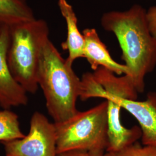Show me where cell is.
Instances as JSON below:
<instances>
[{
    "label": "cell",
    "mask_w": 156,
    "mask_h": 156,
    "mask_svg": "<svg viewBox=\"0 0 156 156\" xmlns=\"http://www.w3.org/2000/svg\"><path fill=\"white\" fill-rule=\"evenodd\" d=\"M101 25L115 35L128 68L127 75L137 92L143 93L145 76L156 66V38L149 28L146 11L136 4L126 11L109 12L102 15Z\"/></svg>",
    "instance_id": "1"
},
{
    "label": "cell",
    "mask_w": 156,
    "mask_h": 156,
    "mask_svg": "<svg viewBox=\"0 0 156 156\" xmlns=\"http://www.w3.org/2000/svg\"><path fill=\"white\" fill-rule=\"evenodd\" d=\"M38 83L53 123L64 122L78 113L76 104L80 93L81 79L49 39L41 52Z\"/></svg>",
    "instance_id": "2"
},
{
    "label": "cell",
    "mask_w": 156,
    "mask_h": 156,
    "mask_svg": "<svg viewBox=\"0 0 156 156\" xmlns=\"http://www.w3.org/2000/svg\"><path fill=\"white\" fill-rule=\"evenodd\" d=\"M9 28L8 62L14 78L24 90L34 94L39 87L38 72L42 48L49 38L47 23L36 18Z\"/></svg>",
    "instance_id": "3"
},
{
    "label": "cell",
    "mask_w": 156,
    "mask_h": 156,
    "mask_svg": "<svg viewBox=\"0 0 156 156\" xmlns=\"http://www.w3.org/2000/svg\"><path fill=\"white\" fill-rule=\"evenodd\" d=\"M55 125L58 155L72 151L104 155L108 145V101Z\"/></svg>",
    "instance_id": "4"
},
{
    "label": "cell",
    "mask_w": 156,
    "mask_h": 156,
    "mask_svg": "<svg viewBox=\"0 0 156 156\" xmlns=\"http://www.w3.org/2000/svg\"><path fill=\"white\" fill-rule=\"evenodd\" d=\"M1 144L5 156H58L55 123L39 112L31 117L27 135Z\"/></svg>",
    "instance_id": "5"
},
{
    "label": "cell",
    "mask_w": 156,
    "mask_h": 156,
    "mask_svg": "<svg viewBox=\"0 0 156 156\" xmlns=\"http://www.w3.org/2000/svg\"><path fill=\"white\" fill-rule=\"evenodd\" d=\"M10 42L9 28L4 26L0 33V106L3 109L26 106L27 92L13 76L8 62Z\"/></svg>",
    "instance_id": "6"
},
{
    "label": "cell",
    "mask_w": 156,
    "mask_h": 156,
    "mask_svg": "<svg viewBox=\"0 0 156 156\" xmlns=\"http://www.w3.org/2000/svg\"><path fill=\"white\" fill-rule=\"evenodd\" d=\"M105 100L108 101V145L106 152L120 151L133 145L141 138L142 131L139 126L127 128L120 120L122 106L117 97L106 93Z\"/></svg>",
    "instance_id": "7"
},
{
    "label": "cell",
    "mask_w": 156,
    "mask_h": 156,
    "mask_svg": "<svg viewBox=\"0 0 156 156\" xmlns=\"http://www.w3.org/2000/svg\"><path fill=\"white\" fill-rule=\"evenodd\" d=\"M117 98L122 108L131 113L140 124L143 145L156 147V93L148 94L144 101Z\"/></svg>",
    "instance_id": "8"
},
{
    "label": "cell",
    "mask_w": 156,
    "mask_h": 156,
    "mask_svg": "<svg viewBox=\"0 0 156 156\" xmlns=\"http://www.w3.org/2000/svg\"><path fill=\"white\" fill-rule=\"evenodd\" d=\"M82 34L84 39L83 57L94 71L99 67H103L117 75L128 74L127 67L112 58L106 45L101 41L94 28H86Z\"/></svg>",
    "instance_id": "9"
},
{
    "label": "cell",
    "mask_w": 156,
    "mask_h": 156,
    "mask_svg": "<svg viewBox=\"0 0 156 156\" xmlns=\"http://www.w3.org/2000/svg\"><path fill=\"white\" fill-rule=\"evenodd\" d=\"M58 5L67 24V39L62 43V48L68 51L66 62L73 66L77 58L83 57L84 39L78 29V19L73 6L67 0H58Z\"/></svg>",
    "instance_id": "10"
},
{
    "label": "cell",
    "mask_w": 156,
    "mask_h": 156,
    "mask_svg": "<svg viewBox=\"0 0 156 156\" xmlns=\"http://www.w3.org/2000/svg\"><path fill=\"white\" fill-rule=\"evenodd\" d=\"M93 75L107 94L122 99L137 100L138 93L127 75L118 77L114 73L103 67H99L94 71Z\"/></svg>",
    "instance_id": "11"
},
{
    "label": "cell",
    "mask_w": 156,
    "mask_h": 156,
    "mask_svg": "<svg viewBox=\"0 0 156 156\" xmlns=\"http://www.w3.org/2000/svg\"><path fill=\"white\" fill-rule=\"evenodd\" d=\"M35 19L27 0H0V26L11 27Z\"/></svg>",
    "instance_id": "12"
},
{
    "label": "cell",
    "mask_w": 156,
    "mask_h": 156,
    "mask_svg": "<svg viewBox=\"0 0 156 156\" xmlns=\"http://www.w3.org/2000/svg\"><path fill=\"white\" fill-rule=\"evenodd\" d=\"M19 116L10 109L0 111V142L22 138L25 136L20 126Z\"/></svg>",
    "instance_id": "13"
},
{
    "label": "cell",
    "mask_w": 156,
    "mask_h": 156,
    "mask_svg": "<svg viewBox=\"0 0 156 156\" xmlns=\"http://www.w3.org/2000/svg\"><path fill=\"white\" fill-rule=\"evenodd\" d=\"M106 91L95 79L93 73H86L81 79V90L79 98L85 101L90 98L105 99Z\"/></svg>",
    "instance_id": "14"
},
{
    "label": "cell",
    "mask_w": 156,
    "mask_h": 156,
    "mask_svg": "<svg viewBox=\"0 0 156 156\" xmlns=\"http://www.w3.org/2000/svg\"><path fill=\"white\" fill-rule=\"evenodd\" d=\"M103 156H156V147L136 142L120 151L106 152Z\"/></svg>",
    "instance_id": "15"
},
{
    "label": "cell",
    "mask_w": 156,
    "mask_h": 156,
    "mask_svg": "<svg viewBox=\"0 0 156 156\" xmlns=\"http://www.w3.org/2000/svg\"><path fill=\"white\" fill-rule=\"evenodd\" d=\"M146 18L151 34L156 38V6H151L146 11Z\"/></svg>",
    "instance_id": "16"
},
{
    "label": "cell",
    "mask_w": 156,
    "mask_h": 156,
    "mask_svg": "<svg viewBox=\"0 0 156 156\" xmlns=\"http://www.w3.org/2000/svg\"><path fill=\"white\" fill-rule=\"evenodd\" d=\"M104 155L96 154L88 151H72L67 153H64L58 156H103Z\"/></svg>",
    "instance_id": "17"
},
{
    "label": "cell",
    "mask_w": 156,
    "mask_h": 156,
    "mask_svg": "<svg viewBox=\"0 0 156 156\" xmlns=\"http://www.w3.org/2000/svg\"><path fill=\"white\" fill-rule=\"evenodd\" d=\"M2 27H3V26H0V33H1V30H2Z\"/></svg>",
    "instance_id": "18"
}]
</instances>
